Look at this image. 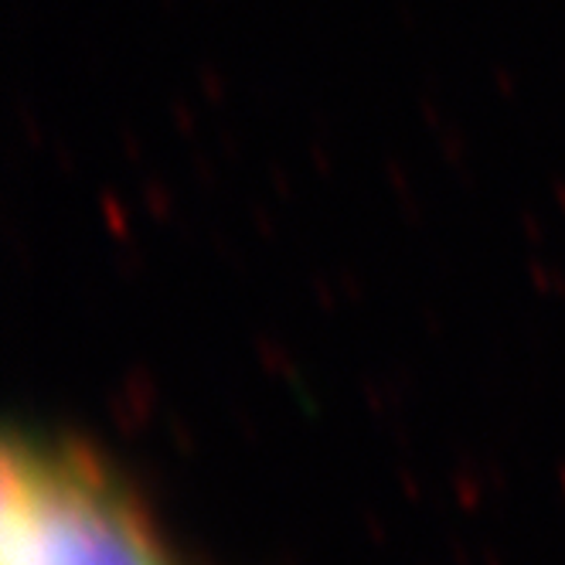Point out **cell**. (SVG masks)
Here are the masks:
<instances>
[{"label": "cell", "mask_w": 565, "mask_h": 565, "mask_svg": "<svg viewBox=\"0 0 565 565\" xmlns=\"http://www.w3.org/2000/svg\"><path fill=\"white\" fill-rule=\"evenodd\" d=\"M4 565H174L130 491L86 450L11 439Z\"/></svg>", "instance_id": "1"}]
</instances>
